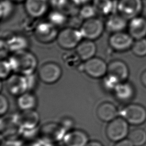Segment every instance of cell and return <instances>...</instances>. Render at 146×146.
<instances>
[{"mask_svg": "<svg viewBox=\"0 0 146 146\" xmlns=\"http://www.w3.org/2000/svg\"><path fill=\"white\" fill-rule=\"evenodd\" d=\"M8 60L13 71L23 75L34 73L38 64L36 56L27 50L13 52Z\"/></svg>", "mask_w": 146, "mask_h": 146, "instance_id": "1", "label": "cell"}, {"mask_svg": "<svg viewBox=\"0 0 146 146\" xmlns=\"http://www.w3.org/2000/svg\"><path fill=\"white\" fill-rule=\"evenodd\" d=\"M83 38L79 30L67 27L58 33L56 40L60 47L66 50H70L76 48Z\"/></svg>", "mask_w": 146, "mask_h": 146, "instance_id": "2", "label": "cell"}, {"mask_svg": "<svg viewBox=\"0 0 146 146\" xmlns=\"http://www.w3.org/2000/svg\"><path fill=\"white\" fill-rule=\"evenodd\" d=\"M106 133L108 139L112 141L124 139L129 133L128 122L123 117H116L108 122Z\"/></svg>", "mask_w": 146, "mask_h": 146, "instance_id": "3", "label": "cell"}, {"mask_svg": "<svg viewBox=\"0 0 146 146\" xmlns=\"http://www.w3.org/2000/svg\"><path fill=\"white\" fill-rule=\"evenodd\" d=\"M104 29V23L100 19L93 17L84 20L79 30L83 38L94 40L101 36Z\"/></svg>", "mask_w": 146, "mask_h": 146, "instance_id": "4", "label": "cell"}, {"mask_svg": "<svg viewBox=\"0 0 146 146\" xmlns=\"http://www.w3.org/2000/svg\"><path fill=\"white\" fill-rule=\"evenodd\" d=\"M120 114L128 123L133 125L141 124L146 120V110L137 104L125 106Z\"/></svg>", "mask_w": 146, "mask_h": 146, "instance_id": "5", "label": "cell"}, {"mask_svg": "<svg viewBox=\"0 0 146 146\" xmlns=\"http://www.w3.org/2000/svg\"><path fill=\"white\" fill-rule=\"evenodd\" d=\"M108 64L102 59L95 57L84 61L83 71L93 78H100L107 74Z\"/></svg>", "mask_w": 146, "mask_h": 146, "instance_id": "6", "label": "cell"}, {"mask_svg": "<svg viewBox=\"0 0 146 146\" xmlns=\"http://www.w3.org/2000/svg\"><path fill=\"white\" fill-rule=\"evenodd\" d=\"M61 67L54 62H47L42 64L38 70V77L44 83L52 84L61 77Z\"/></svg>", "mask_w": 146, "mask_h": 146, "instance_id": "7", "label": "cell"}, {"mask_svg": "<svg viewBox=\"0 0 146 146\" xmlns=\"http://www.w3.org/2000/svg\"><path fill=\"white\" fill-rule=\"evenodd\" d=\"M142 9V0H119L117 3L118 13L127 20L138 16Z\"/></svg>", "mask_w": 146, "mask_h": 146, "instance_id": "8", "label": "cell"}, {"mask_svg": "<svg viewBox=\"0 0 146 146\" xmlns=\"http://www.w3.org/2000/svg\"><path fill=\"white\" fill-rule=\"evenodd\" d=\"M34 35L40 42L48 43L52 42L58 34L56 26L49 21L42 22L38 23L34 31Z\"/></svg>", "mask_w": 146, "mask_h": 146, "instance_id": "9", "label": "cell"}, {"mask_svg": "<svg viewBox=\"0 0 146 146\" xmlns=\"http://www.w3.org/2000/svg\"><path fill=\"white\" fill-rule=\"evenodd\" d=\"M8 92L13 95L19 96L28 90V84L25 75L16 73L10 75L6 83Z\"/></svg>", "mask_w": 146, "mask_h": 146, "instance_id": "10", "label": "cell"}, {"mask_svg": "<svg viewBox=\"0 0 146 146\" xmlns=\"http://www.w3.org/2000/svg\"><path fill=\"white\" fill-rule=\"evenodd\" d=\"M108 43L110 47L117 51H125L131 48L134 42L133 38L129 33L123 31L112 33Z\"/></svg>", "mask_w": 146, "mask_h": 146, "instance_id": "11", "label": "cell"}, {"mask_svg": "<svg viewBox=\"0 0 146 146\" xmlns=\"http://www.w3.org/2000/svg\"><path fill=\"white\" fill-rule=\"evenodd\" d=\"M107 75L115 78L119 83L125 82L129 75L128 67L122 60H112L108 64Z\"/></svg>", "mask_w": 146, "mask_h": 146, "instance_id": "12", "label": "cell"}, {"mask_svg": "<svg viewBox=\"0 0 146 146\" xmlns=\"http://www.w3.org/2000/svg\"><path fill=\"white\" fill-rule=\"evenodd\" d=\"M50 0H25V9L32 18H39L47 11Z\"/></svg>", "mask_w": 146, "mask_h": 146, "instance_id": "13", "label": "cell"}, {"mask_svg": "<svg viewBox=\"0 0 146 146\" xmlns=\"http://www.w3.org/2000/svg\"><path fill=\"white\" fill-rule=\"evenodd\" d=\"M128 29L133 39L144 38L146 36V18L139 15L132 18L128 23Z\"/></svg>", "mask_w": 146, "mask_h": 146, "instance_id": "14", "label": "cell"}, {"mask_svg": "<svg viewBox=\"0 0 146 146\" xmlns=\"http://www.w3.org/2000/svg\"><path fill=\"white\" fill-rule=\"evenodd\" d=\"M17 120L23 129H34L39 123V115L34 110H25L18 115Z\"/></svg>", "mask_w": 146, "mask_h": 146, "instance_id": "15", "label": "cell"}, {"mask_svg": "<svg viewBox=\"0 0 146 146\" xmlns=\"http://www.w3.org/2000/svg\"><path fill=\"white\" fill-rule=\"evenodd\" d=\"M128 20L119 13L109 15L104 23L105 29L111 33L123 31L128 26Z\"/></svg>", "mask_w": 146, "mask_h": 146, "instance_id": "16", "label": "cell"}, {"mask_svg": "<svg viewBox=\"0 0 146 146\" xmlns=\"http://www.w3.org/2000/svg\"><path fill=\"white\" fill-rule=\"evenodd\" d=\"M63 142L65 146H86L88 143V138L84 131L75 129L65 134Z\"/></svg>", "mask_w": 146, "mask_h": 146, "instance_id": "17", "label": "cell"}, {"mask_svg": "<svg viewBox=\"0 0 146 146\" xmlns=\"http://www.w3.org/2000/svg\"><path fill=\"white\" fill-rule=\"evenodd\" d=\"M41 132L46 140L55 141L61 139L64 136V128L57 124L49 123L43 126Z\"/></svg>", "mask_w": 146, "mask_h": 146, "instance_id": "18", "label": "cell"}, {"mask_svg": "<svg viewBox=\"0 0 146 146\" xmlns=\"http://www.w3.org/2000/svg\"><path fill=\"white\" fill-rule=\"evenodd\" d=\"M118 113L116 106L108 102L102 103L96 109V115L98 118L103 121H111L117 117Z\"/></svg>", "mask_w": 146, "mask_h": 146, "instance_id": "19", "label": "cell"}, {"mask_svg": "<svg viewBox=\"0 0 146 146\" xmlns=\"http://www.w3.org/2000/svg\"><path fill=\"white\" fill-rule=\"evenodd\" d=\"M96 51V47L93 40H82L76 47V52L82 60L86 61L93 58Z\"/></svg>", "mask_w": 146, "mask_h": 146, "instance_id": "20", "label": "cell"}, {"mask_svg": "<svg viewBox=\"0 0 146 146\" xmlns=\"http://www.w3.org/2000/svg\"><path fill=\"white\" fill-rule=\"evenodd\" d=\"M10 51L15 52L25 50L29 46L28 39L22 35H14L6 40Z\"/></svg>", "mask_w": 146, "mask_h": 146, "instance_id": "21", "label": "cell"}, {"mask_svg": "<svg viewBox=\"0 0 146 146\" xmlns=\"http://www.w3.org/2000/svg\"><path fill=\"white\" fill-rule=\"evenodd\" d=\"M92 5L96 13L104 15L113 14L114 10H117V3L112 0H93Z\"/></svg>", "mask_w": 146, "mask_h": 146, "instance_id": "22", "label": "cell"}, {"mask_svg": "<svg viewBox=\"0 0 146 146\" xmlns=\"http://www.w3.org/2000/svg\"><path fill=\"white\" fill-rule=\"evenodd\" d=\"M114 91L117 99L123 101L131 99L134 93L133 86L130 83L125 82L119 83L115 88Z\"/></svg>", "mask_w": 146, "mask_h": 146, "instance_id": "23", "label": "cell"}, {"mask_svg": "<svg viewBox=\"0 0 146 146\" xmlns=\"http://www.w3.org/2000/svg\"><path fill=\"white\" fill-rule=\"evenodd\" d=\"M17 104L23 111L33 110L37 104V99L33 94L26 92L18 96Z\"/></svg>", "mask_w": 146, "mask_h": 146, "instance_id": "24", "label": "cell"}, {"mask_svg": "<svg viewBox=\"0 0 146 146\" xmlns=\"http://www.w3.org/2000/svg\"><path fill=\"white\" fill-rule=\"evenodd\" d=\"M128 139L134 146H141L146 142V132L141 129H135L128 135Z\"/></svg>", "mask_w": 146, "mask_h": 146, "instance_id": "25", "label": "cell"}, {"mask_svg": "<svg viewBox=\"0 0 146 146\" xmlns=\"http://www.w3.org/2000/svg\"><path fill=\"white\" fill-rule=\"evenodd\" d=\"M66 15L59 10H54L50 13L48 16V19L50 22L55 25L59 26L63 25L67 20Z\"/></svg>", "mask_w": 146, "mask_h": 146, "instance_id": "26", "label": "cell"}, {"mask_svg": "<svg viewBox=\"0 0 146 146\" xmlns=\"http://www.w3.org/2000/svg\"><path fill=\"white\" fill-rule=\"evenodd\" d=\"M14 11V4L11 0H1L0 5V15L2 20L9 18Z\"/></svg>", "mask_w": 146, "mask_h": 146, "instance_id": "27", "label": "cell"}, {"mask_svg": "<svg viewBox=\"0 0 146 146\" xmlns=\"http://www.w3.org/2000/svg\"><path fill=\"white\" fill-rule=\"evenodd\" d=\"M63 60L66 66L70 68L78 67L82 60L76 52H67L64 54Z\"/></svg>", "mask_w": 146, "mask_h": 146, "instance_id": "28", "label": "cell"}, {"mask_svg": "<svg viewBox=\"0 0 146 146\" xmlns=\"http://www.w3.org/2000/svg\"><path fill=\"white\" fill-rule=\"evenodd\" d=\"M132 52L139 57H143L146 55V39L136 40L131 47Z\"/></svg>", "mask_w": 146, "mask_h": 146, "instance_id": "29", "label": "cell"}, {"mask_svg": "<svg viewBox=\"0 0 146 146\" xmlns=\"http://www.w3.org/2000/svg\"><path fill=\"white\" fill-rule=\"evenodd\" d=\"M96 10L92 5L86 4L83 5L79 11V16L84 20L95 17Z\"/></svg>", "mask_w": 146, "mask_h": 146, "instance_id": "30", "label": "cell"}, {"mask_svg": "<svg viewBox=\"0 0 146 146\" xmlns=\"http://www.w3.org/2000/svg\"><path fill=\"white\" fill-rule=\"evenodd\" d=\"M13 71L11 65L8 60L2 59L0 65V76L2 79H7Z\"/></svg>", "mask_w": 146, "mask_h": 146, "instance_id": "31", "label": "cell"}, {"mask_svg": "<svg viewBox=\"0 0 146 146\" xmlns=\"http://www.w3.org/2000/svg\"><path fill=\"white\" fill-rule=\"evenodd\" d=\"M9 103L7 98L1 94L0 96V114L1 115H4L6 113L9 109Z\"/></svg>", "mask_w": 146, "mask_h": 146, "instance_id": "32", "label": "cell"}, {"mask_svg": "<svg viewBox=\"0 0 146 146\" xmlns=\"http://www.w3.org/2000/svg\"><path fill=\"white\" fill-rule=\"evenodd\" d=\"M10 51L8 47V46L7 44L6 40L1 39V51H0L1 59H3L4 57L6 56Z\"/></svg>", "mask_w": 146, "mask_h": 146, "instance_id": "33", "label": "cell"}, {"mask_svg": "<svg viewBox=\"0 0 146 146\" xmlns=\"http://www.w3.org/2000/svg\"><path fill=\"white\" fill-rule=\"evenodd\" d=\"M114 146H134L129 139H123L116 142Z\"/></svg>", "mask_w": 146, "mask_h": 146, "instance_id": "34", "label": "cell"}, {"mask_svg": "<svg viewBox=\"0 0 146 146\" xmlns=\"http://www.w3.org/2000/svg\"><path fill=\"white\" fill-rule=\"evenodd\" d=\"M74 3H75L77 6H80V5H84L87 4L90 0H72Z\"/></svg>", "mask_w": 146, "mask_h": 146, "instance_id": "35", "label": "cell"}, {"mask_svg": "<svg viewBox=\"0 0 146 146\" xmlns=\"http://www.w3.org/2000/svg\"><path fill=\"white\" fill-rule=\"evenodd\" d=\"M86 146H103V145L99 141H92L91 142H88Z\"/></svg>", "mask_w": 146, "mask_h": 146, "instance_id": "36", "label": "cell"}, {"mask_svg": "<svg viewBox=\"0 0 146 146\" xmlns=\"http://www.w3.org/2000/svg\"><path fill=\"white\" fill-rule=\"evenodd\" d=\"M141 81L143 84L146 87V70L143 72L141 76Z\"/></svg>", "mask_w": 146, "mask_h": 146, "instance_id": "37", "label": "cell"}, {"mask_svg": "<svg viewBox=\"0 0 146 146\" xmlns=\"http://www.w3.org/2000/svg\"><path fill=\"white\" fill-rule=\"evenodd\" d=\"M4 146H21V144L19 142L9 141L7 143H6Z\"/></svg>", "mask_w": 146, "mask_h": 146, "instance_id": "38", "label": "cell"}, {"mask_svg": "<svg viewBox=\"0 0 146 146\" xmlns=\"http://www.w3.org/2000/svg\"><path fill=\"white\" fill-rule=\"evenodd\" d=\"M13 2H21L22 1H25V0H11Z\"/></svg>", "mask_w": 146, "mask_h": 146, "instance_id": "39", "label": "cell"}, {"mask_svg": "<svg viewBox=\"0 0 146 146\" xmlns=\"http://www.w3.org/2000/svg\"><path fill=\"white\" fill-rule=\"evenodd\" d=\"M40 144H29V145L27 146H39Z\"/></svg>", "mask_w": 146, "mask_h": 146, "instance_id": "40", "label": "cell"}]
</instances>
